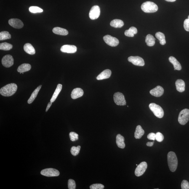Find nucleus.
<instances>
[{"label":"nucleus","mask_w":189,"mask_h":189,"mask_svg":"<svg viewBox=\"0 0 189 189\" xmlns=\"http://www.w3.org/2000/svg\"><path fill=\"white\" fill-rule=\"evenodd\" d=\"M1 62L3 66L6 68H9L13 65L14 59L12 55H6L3 57Z\"/></svg>","instance_id":"obj_12"},{"label":"nucleus","mask_w":189,"mask_h":189,"mask_svg":"<svg viewBox=\"0 0 189 189\" xmlns=\"http://www.w3.org/2000/svg\"><path fill=\"white\" fill-rule=\"evenodd\" d=\"M147 167V163L144 161L138 165L135 169V174L137 177H140L143 175L145 172Z\"/></svg>","instance_id":"obj_11"},{"label":"nucleus","mask_w":189,"mask_h":189,"mask_svg":"<svg viewBox=\"0 0 189 189\" xmlns=\"http://www.w3.org/2000/svg\"><path fill=\"white\" fill-rule=\"evenodd\" d=\"M9 24L11 26L15 28H21L24 26L23 22L18 19H10L9 20Z\"/></svg>","instance_id":"obj_14"},{"label":"nucleus","mask_w":189,"mask_h":189,"mask_svg":"<svg viewBox=\"0 0 189 189\" xmlns=\"http://www.w3.org/2000/svg\"><path fill=\"white\" fill-rule=\"evenodd\" d=\"M147 138L149 140H155L156 139V134L154 133H150L147 135Z\"/></svg>","instance_id":"obj_41"},{"label":"nucleus","mask_w":189,"mask_h":189,"mask_svg":"<svg viewBox=\"0 0 189 189\" xmlns=\"http://www.w3.org/2000/svg\"><path fill=\"white\" fill-rule=\"evenodd\" d=\"M11 35L7 31H3L0 33V41L10 39Z\"/></svg>","instance_id":"obj_32"},{"label":"nucleus","mask_w":189,"mask_h":189,"mask_svg":"<svg viewBox=\"0 0 189 189\" xmlns=\"http://www.w3.org/2000/svg\"><path fill=\"white\" fill-rule=\"evenodd\" d=\"M31 68V65L28 63H24L19 66L17 71L20 74L22 73L29 71Z\"/></svg>","instance_id":"obj_21"},{"label":"nucleus","mask_w":189,"mask_h":189,"mask_svg":"<svg viewBox=\"0 0 189 189\" xmlns=\"http://www.w3.org/2000/svg\"><path fill=\"white\" fill-rule=\"evenodd\" d=\"M181 188L182 189H189V183L188 181L183 180L181 184Z\"/></svg>","instance_id":"obj_39"},{"label":"nucleus","mask_w":189,"mask_h":189,"mask_svg":"<svg viewBox=\"0 0 189 189\" xmlns=\"http://www.w3.org/2000/svg\"><path fill=\"white\" fill-rule=\"evenodd\" d=\"M24 50L30 55H34L36 53V51L32 45L30 43H26L24 46Z\"/></svg>","instance_id":"obj_20"},{"label":"nucleus","mask_w":189,"mask_h":189,"mask_svg":"<svg viewBox=\"0 0 189 189\" xmlns=\"http://www.w3.org/2000/svg\"><path fill=\"white\" fill-rule=\"evenodd\" d=\"M42 86L40 85L38 86L36 88L35 90L31 94V97H30L29 99H28V104H31L32 103L33 101L35 99L37 96L38 92H39L40 89H41Z\"/></svg>","instance_id":"obj_25"},{"label":"nucleus","mask_w":189,"mask_h":189,"mask_svg":"<svg viewBox=\"0 0 189 189\" xmlns=\"http://www.w3.org/2000/svg\"><path fill=\"white\" fill-rule=\"evenodd\" d=\"M62 85L60 84H59L57 85V88L55 89V92H54L53 94L52 97V98L51 99L50 102H53L55 101L56 99L57 98V97L60 93L62 89Z\"/></svg>","instance_id":"obj_27"},{"label":"nucleus","mask_w":189,"mask_h":189,"mask_svg":"<svg viewBox=\"0 0 189 189\" xmlns=\"http://www.w3.org/2000/svg\"><path fill=\"white\" fill-rule=\"evenodd\" d=\"M13 45L9 43H4L0 44V49L4 51H9L12 49Z\"/></svg>","instance_id":"obj_31"},{"label":"nucleus","mask_w":189,"mask_h":189,"mask_svg":"<svg viewBox=\"0 0 189 189\" xmlns=\"http://www.w3.org/2000/svg\"><path fill=\"white\" fill-rule=\"evenodd\" d=\"M104 186L102 184H92L90 186V188L91 189H104Z\"/></svg>","instance_id":"obj_37"},{"label":"nucleus","mask_w":189,"mask_h":189,"mask_svg":"<svg viewBox=\"0 0 189 189\" xmlns=\"http://www.w3.org/2000/svg\"><path fill=\"white\" fill-rule=\"evenodd\" d=\"M136 166H138V165H137V164H136Z\"/></svg>","instance_id":"obj_46"},{"label":"nucleus","mask_w":189,"mask_h":189,"mask_svg":"<svg viewBox=\"0 0 189 189\" xmlns=\"http://www.w3.org/2000/svg\"><path fill=\"white\" fill-rule=\"evenodd\" d=\"M158 6L154 3L147 1L141 5V9L144 12L147 13H153L158 10Z\"/></svg>","instance_id":"obj_3"},{"label":"nucleus","mask_w":189,"mask_h":189,"mask_svg":"<svg viewBox=\"0 0 189 189\" xmlns=\"http://www.w3.org/2000/svg\"><path fill=\"white\" fill-rule=\"evenodd\" d=\"M111 74V72L109 70H106L102 72L97 76V78L98 80L107 79L109 78Z\"/></svg>","instance_id":"obj_17"},{"label":"nucleus","mask_w":189,"mask_h":189,"mask_svg":"<svg viewBox=\"0 0 189 189\" xmlns=\"http://www.w3.org/2000/svg\"><path fill=\"white\" fill-rule=\"evenodd\" d=\"M124 137L122 136L121 134H117L116 138V142L118 147L121 148H125L126 145L124 142Z\"/></svg>","instance_id":"obj_19"},{"label":"nucleus","mask_w":189,"mask_h":189,"mask_svg":"<svg viewBox=\"0 0 189 189\" xmlns=\"http://www.w3.org/2000/svg\"><path fill=\"white\" fill-rule=\"evenodd\" d=\"M103 40L108 45L111 47H116L119 44V41L117 38L110 35H106L104 36Z\"/></svg>","instance_id":"obj_8"},{"label":"nucleus","mask_w":189,"mask_h":189,"mask_svg":"<svg viewBox=\"0 0 189 189\" xmlns=\"http://www.w3.org/2000/svg\"><path fill=\"white\" fill-rule=\"evenodd\" d=\"M68 188L69 189L76 188V184L75 181L73 179H70L68 181Z\"/></svg>","instance_id":"obj_36"},{"label":"nucleus","mask_w":189,"mask_h":189,"mask_svg":"<svg viewBox=\"0 0 189 189\" xmlns=\"http://www.w3.org/2000/svg\"><path fill=\"white\" fill-rule=\"evenodd\" d=\"M150 94L156 97H159L163 95L164 92V89L161 86H157L150 91Z\"/></svg>","instance_id":"obj_15"},{"label":"nucleus","mask_w":189,"mask_h":189,"mask_svg":"<svg viewBox=\"0 0 189 189\" xmlns=\"http://www.w3.org/2000/svg\"><path fill=\"white\" fill-rule=\"evenodd\" d=\"M52 102H50L48 103L47 108H46V111L47 112L48 111V110L49 109V108H50L51 106L52 105Z\"/></svg>","instance_id":"obj_42"},{"label":"nucleus","mask_w":189,"mask_h":189,"mask_svg":"<svg viewBox=\"0 0 189 189\" xmlns=\"http://www.w3.org/2000/svg\"><path fill=\"white\" fill-rule=\"evenodd\" d=\"M53 32L56 34L61 35V36H66L68 34V32L65 29L55 27L53 29Z\"/></svg>","instance_id":"obj_22"},{"label":"nucleus","mask_w":189,"mask_h":189,"mask_svg":"<svg viewBox=\"0 0 189 189\" xmlns=\"http://www.w3.org/2000/svg\"><path fill=\"white\" fill-rule=\"evenodd\" d=\"M61 51L63 53H74L77 50V48L76 46L73 45H64L62 46L60 49Z\"/></svg>","instance_id":"obj_13"},{"label":"nucleus","mask_w":189,"mask_h":189,"mask_svg":"<svg viewBox=\"0 0 189 189\" xmlns=\"http://www.w3.org/2000/svg\"><path fill=\"white\" fill-rule=\"evenodd\" d=\"M17 89V84L14 83H11L1 88L0 90V93L4 97H10L15 93Z\"/></svg>","instance_id":"obj_1"},{"label":"nucleus","mask_w":189,"mask_h":189,"mask_svg":"<svg viewBox=\"0 0 189 189\" xmlns=\"http://www.w3.org/2000/svg\"><path fill=\"white\" fill-rule=\"evenodd\" d=\"M128 60L131 62L133 65L137 66H143L145 65L144 61V59L138 56H131L128 57Z\"/></svg>","instance_id":"obj_9"},{"label":"nucleus","mask_w":189,"mask_h":189,"mask_svg":"<svg viewBox=\"0 0 189 189\" xmlns=\"http://www.w3.org/2000/svg\"><path fill=\"white\" fill-rule=\"evenodd\" d=\"M83 90L80 88H76L73 90L71 93V97L73 99H76L84 95Z\"/></svg>","instance_id":"obj_16"},{"label":"nucleus","mask_w":189,"mask_h":189,"mask_svg":"<svg viewBox=\"0 0 189 189\" xmlns=\"http://www.w3.org/2000/svg\"><path fill=\"white\" fill-rule=\"evenodd\" d=\"M176 89L179 92H183L185 90V84L183 80L178 79L176 82Z\"/></svg>","instance_id":"obj_18"},{"label":"nucleus","mask_w":189,"mask_h":189,"mask_svg":"<svg viewBox=\"0 0 189 189\" xmlns=\"http://www.w3.org/2000/svg\"><path fill=\"white\" fill-rule=\"evenodd\" d=\"M184 26L185 30L189 32V19H187L184 21Z\"/></svg>","instance_id":"obj_40"},{"label":"nucleus","mask_w":189,"mask_h":189,"mask_svg":"<svg viewBox=\"0 0 189 189\" xmlns=\"http://www.w3.org/2000/svg\"><path fill=\"white\" fill-rule=\"evenodd\" d=\"M189 120V109H184L180 112L178 117V122L182 125H185Z\"/></svg>","instance_id":"obj_5"},{"label":"nucleus","mask_w":189,"mask_h":189,"mask_svg":"<svg viewBox=\"0 0 189 189\" xmlns=\"http://www.w3.org/2000/svg\"><path fill=\"white\" fill-rule=\"evenodd\" d=\"M145 42L147 46L150 47L153 46L155 44V39L153 35L148 34L146 37Z\"/></svg>","instance_id":"obj_28"},{"label":"nucleus","mask_w":189,"mask_h":189,"mask_svg":"<svg viewBox=\"0 0 189 189\" xmlns=\"http://www.w3.org/2000/svg\"><path fill=\"white\" fill-rule=\"evenodd\" d=\"M41 174L47 177H57L60 175V172L57 169L48 168L42 170L41 171Z\"/></svg>","instance_id":"obj_7"},{"label":"nucleus","mask_w":189,"mask_h":189,"mask_svg":"<svg viewBox=\"0 0 189 189\" xmlns=\"http://www.w3.org/2000/svg\"><path fill=\"white\" fill-rule=\"evenodd\" d=\"M137 33V29L135 27H131L129 30H126L124 34L126 36L132 37L134 36V35L136 34Z\"/></svg>","instance_id":"obj_29"},{"label":"nucleus","mask_w":189,"mask_h":189,"mask_svg":"<svg viewBox=\"0 0 189 189\" xmlns=\"http://www.w3.org/2000/svg\"><path fill=\"white\" fill-rule=\"evenodd\" d=\"M113 100L115 103L118 105H125L126 102L124 95L121 92L115 93L113 95Z\"/></svg>","instance_id":"obj_6"},{"label":"nucleus","mask_w":189,"mask_h":189,"mask_svg":"<svg viewBox=\"0 0 189 189\" xmlns=\"http://www.w3.org/2000/svg\"><path fill=\"white\" fill-rule=\"evenodd\" d=\"M145 131L142 129L141 126H138L136 128L135 133H134V137L137 139L141 138V137L144 134Z\"/></svg>","instance_id":"obj_24"},{"label":"nucleus","mask_w":189,"mask_h":189,"mask_svg":"<svg viewBox=\"0 0 189 189\" xmlns=\"http://www.w3.org/2000/svg\"><path fill=\"white\" fill-rule=\"evenodd\" d=\"M100 7L98 6L95 5L92 6L90 11L89 17L91 20H96L100 16Z\"/></svg>","instance_id":"obj_10"},{"label":"nucleus","mask_w":189,"mask_h":189,"mask_svg":"<svg viewBox=\"0 0 189 189\" xmlns=\"http://www.w3.org/2000/svg\"><path fill=\"white\" fill-rule=\"evenodd\" d=\"M156 37L160 41V44L161 45H164L166 43L165 37V35L161 32H158L156 34Z\"/></svg>","instance_id":"obj_30"},{"label":"nucleus","mask_w":189,"mask_h":189,"mask_svg":"<svg viewBox=\"0 0 189 189\" xmlns=\"http://www.w3.org/2000/svg\"><path fill=\"white\" fill-rule=\"evenodd\" d=\"M167 161L170 170L172 172H175L177 169L178 161L174 152L170 151L168 153Z\"/></svg>","instance_id":"obj_2"},{"label":"nucleus","mask_w":189,"mask_h":189,"mask_svg":"<svg viewBox=\"0 0 189 189\" xmlns=\"http://www.w3.org/2000/svg\"><path fill=\"white\" fill-rule=\"evenodd\" d=\"M80 149L81 146H78L77 147L73 146L72 147L70 152L73 156H76L79 154Z\"/></svg>","instance_id":"obj_33"},{"label":"nucleus","mask_w":189,"mask_h":189,"mask_svg":"<svg viewBox=\"0 0 189 189\" xmlns=\"http://www.w3.org/2000/svg\"><path fill=\"white\" fill-rule=\"evenodd\" d=\"M167 1H169V2H174L176 1V0H165Z\"/></svg>","instance_id":"obj_44"},{"label":"nucleus","mask_w":189,"mask_h":189,"mask_svg":"<svg viewBox=\"0 0 189 189\" xmlns=\"http://www.w3.org/2000/svg\"><path fill=\"white\" fill-rule=\"evenodd\" d=\"M110 25L115 28H121L124 26V23L122 20L115 19L110 22Z\"/></svg>","instance_id":"obj_26"},{"label":"nucleus","mask_w":189,"mask_h":189,"mask_svg":"<svg viewBox=\"0 0 189 189\" xmlns=\"http://www.w3.org/2000/svg\"><path fill=\"white\" fill-rule=\"evenodd\" d=\"M169 62L173 65L175 69L178 70H182V67L181 64L175 57H170L169 58Z\"/></svg>","instance_id":"obj_23"},{"label":"nucleus","mask_w":189,"mask_h":189,"mask_svg":"<svg viewBox=\"0 0 189 189\" xmlns=\"http://www.w3.org/2000/svg\"><path fill=\"white\" fill-rule=\"evenodd\" d=\"M154 142H147V143H146V145L147 146H150L151 147L153 146L154 144Z\"/></svg>","instance_id":"obj_43"},{"label":"nucleus","mask_w":189,"mask_h":189,"mask_svg":"<svg viewBox=\"0 0 189 189\" xmlns=\"http://www.w3.org/2000/svg\"><path fill=\"white\" fill-rule=\"evenodd\" d=\"M188 19H189V16H188Z\"/></svg>","instance_id":"obj_45"},{"label":"nucleus","mask_w":189,"mask_h":189,"mask_svg":"<svg viewBox=\"0 0 189 189\" xmlns=\"http://www.w3.org/2000/svg\"><path fill=\"white\" fill-rule=\"evenodd\" d=\"M164 139V136L163 134L160 132H157L156 134V140L157 141L161 142L163 141Z\"/></svg>","instance_id":"obj_38"},{"label":"nucleus","mask_w":189,"mask_h":189,"mask_svg":"<svg viewBox=\"0 0 189 189\" xmlns=\"http://www.w3.org/2000/svg\"><path fill=\"white\" fill-rule=\"evenodd\" d=\"M70 140L74 142L78 140V134L75 132H70L69 134Z\"/></svg>","instance_id":"obj_35"},{"label":"nucleus","mask_w":189,"mask_h":189,"mask_svg":"<svg viewBox=\"0 0 189 189\" xmlns=\"http://www.w3.org/2000/svg\"><path fill=\"white\" fill-rule=\"evenodd\" d=\"M149 107L150 109L157 117L161 118L164 116V110L159 105L155 103H151L150 104Z\"/></svg>","instance_id":"obj_4"},{"label":"nucleus","mask_w":189,"mask_h":189,"mask_svg":"<svg viewBox=\"0 0 189 189\" xmlns=\"http://www.w3.org/2000/svg\"><path fill=\"white\" fill-rule=\"evenodd\" d=\"M30 12L32 13H41L43 11V9L37 6H31L29 9Z\"/></svg>","instance_id":"obj_34"}]
</instances>
